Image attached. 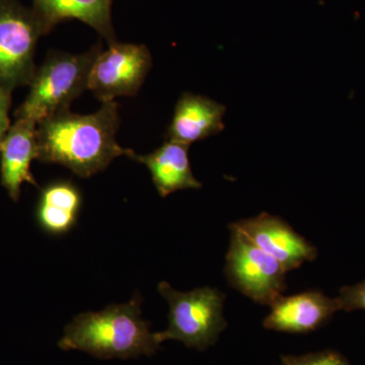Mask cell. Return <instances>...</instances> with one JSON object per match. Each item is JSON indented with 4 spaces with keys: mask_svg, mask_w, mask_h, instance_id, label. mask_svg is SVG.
Masks as SVG:
<instances>
[{
    "mask_svg": "<svg viewBox=\"0 0 365 365\" xmlns=\"http://www.w3.org/2000/svg\"><path fill=\"white\" fill-rule=\"evenodd\" d=\"M119 125L115 101L103 103L93 114L66 110L53 115L37 124V160L63 165L81 178L93 176L115 158L130 155L117 143Z\"/></svg>",
    "mask_w": 365,
    "mask_h": 365,
    "instance_id": "6da1fadb",
    "label": "cell"
},
{
    "mask_svg": "<svg viewBox=\"0 0 365 365\" xmlns=\"http://www.w3.org/2000/svg\"><path fill=\"white\" fill-rule=\"evenodd\" d=\"M141 299L111 304L101 312L81 314L64 329L60 349L81 350L98 359H136L160 348L148 322L141 318Z\"/></svg>",
    "mask_w": 365,
    "mask_h": 365,
    "instance_id": "7a4b0ae2",
    "label": "cell"
},
{
    "mask_svg": "<svg viewBox=\"0 0 365 365\" xmlns=\"http://www.w3.org/2000/svg\"><path fill=\"white\" fill-rule=\"evenodd\" d=\"M102 46H93L83 54L55 52L36 69L30 91L16 112V119L35 123L69 110V106L86 90L93 62L102 51Z\"/></svg>",
    "mask_w": 365,
    "mask_h": 365,
    "instance_id": "3957f363",
    "label": "cell"
},
{
    "mask_svg": "<svg viewBox=\"0 0 365 365\" xmlns=\"http://www.w3.org/2000/svg\"><path fill=\"white\" fill-rule=\"evenodd\" d=\"M158 292L170 306L167 330L155 333L160 344L167 340H177L187 347L203 351L215 344L227 328L223 318L225 297L220 290L207 287L182 292L162 281Z\"/></svg>",
    "mask_w": 365,
    "mask_h": 365,
    "instance_id": "277c9868",
    "label": "cell"
},
{
    "mask_svg": "<svg viewBox=\"0 0 365 365\" xmlns=\"http://www.w3.org/2000/svg\"><path fill=\"white\" fill-rule=\"evenodd\" d=\"M44 26L32 7L19 0H0V83L13 91L30 85L37 67L38 41Z\"/></svg>",
    "mask_w": 365,
    "mask_h": 365,
    "instance_id": "5b68a950",
    "label": "cell"
},
{
    "mask_svg": "<svg viewBox=\"0 0 365 365\" xmlns=\"http://www.w3.org/2000/svg\"><path fill=\"white\" fill-rule=\"evenodd\" d=\"M230 232L225 266L230 285L254 302L271 306L287 289V271L241 232Z\"/></svg>",
    "mask_w": 365,
    "mask_h": 365,
    "instance_id": "8992f818",
    "label": "cell"
},
{
    "mask_svg": "<svg viewBox=\"0 0 365 365\" xmlns=\"http://www.w3.org/2000/svg\"><path fill=\"white\" fill-rule=\"evenodd\" d=\"M153 66L145 45L115 42L98 55L90 72L88 90L102 103L137 95Z\"/></svg>",
    "mask_w": 365,
    "mask_h": 365,
    "instance_id": "52a82bcc",
    "label": "cell"
},
{
    "mask_svg": "<svg viewBox=\"0 0 365 365\" xmlns=\"http://www.w3.org/2000/svg\"><path fill=\"white\" fill-rule=\"evenodd\" d=\"M254 242L258 248L276 259L284 270H294L304 262L314 261L318 251L311 242L295 232L285 220L267 212L230 225Z\"/></svg>",
    "mask_w": 365,
    "mask_h": 365,
    "instance_id": "ba28073f",
    "label": "cell"
},
{
    "mask_svg": "<svg viewBox=\"0 0 365 365\" xmlns=\"http://www.w3.org/2000/svg\"><path fill=\"white\" fill-rule=\"evenodd\" d=\"M270 307L263 326L268 330L294 334L317 330L340 311L337 297L332 299L317 290L290 297L282 295Z\"/></svg>",
    "mask_w": 365,
    "mask_h": 365,
    "instance_id": "9c48e42d",
    "label": "cell"
},
{
    "mask_svg": "<svg viewBox=\"0 0 365 365\" xmlns=\"http://www.w3.org/2000/svg\"><path fill=\"white\" fill-rule=\"evenodd\" d=\"M37 158V123L16 119L1 139L0 150L1 184L16 202L20 198L24 182L38 186L31 173V165Z\"/></svg>",
    "mask_w": 365,
    "mask_h": 365,
    "instance_id": "30bf717a",
    "label": "cell"
},
{
    "mask_svg": "<svg viewBox=\"0 0 365 365\" xmlns=\"http://www.w3.org/2000/svg\"><path fill=\"white\" fill-rule=\"evenodd\" d=\"M227 108L205 96L185 91L178 101L167 140L191 145L225 129Z\"/></svg>",
    "mask_w": 365,
    "mask_h": 365,
    "instance_id": "8fae6325",
    "label": "cell"
},
{
    "mask_svg": "<svg viewBox=\"0 0 365 365\" xmlns=\"http://www.w3.org/2000/svg\"><path fill=\"white\" fill-rule=\"evenodd\" d=\"M189 146L167 140L150 155H137L132 150L128 158L146 165L158 193L165 198L179 190L202 188L192 173Z\"/></svg>",
    "mask_w": 365,
    "mask_h": 365,
    "instance_id": "7c38bea8",
    "label": "cell"
},
{
    "mask_svg": "<svg viewBox=\"0 0 365 365\" xmlns=\"http://www.w3.org/2000/svg\"><path fill=\"white\" fill-rule=\"evenodd\" d=\"M113 0H32L46 35L66 20H78L97 31L108 44L117 42L112 21Z\"/></svg>",
    "mask_w": 365,
    "mask_h": 365,
    "instance_id": "4fadbf2b",
    "label": "cell"
},
{
    "mask_svg": "<svg viewBox=\"0 0 365 365\" xmlns=\"http://www.w3.org/2000/svg\"><path fill=\"white\" fill-rule=\"evenodd\" d=\"M83 195L73 182L56 181L41 190L36 209L38 225L50 235H62L78 222Z\"/></svg>",
    "mask_w": 365,
    "mask_h": 365,
    "instance_id": "5bb4252c",
    "label": "cell"
},
{
    "mask_svg": "<svg viewBox=\"0 0 365 365\" xmlns=\"http://www.w3.org/2000/svg\"><path fill=\"white\" fill-rule=\"evenodd\" d=\"M283 365H352L341 353L333 350L309 353L302 356H284Z\"/></svg>",
    "mask_w": 365,
    "mask_h": 365,
    "instance_id": "9a60e30c",
    "label": "cell"
},
{
    "mask_svg": "<svg viewBox=\"0 0 365 365\" xmlns=\"http://www.w3.org/2000/svg\"><path fill=\"white\" fill-rule=\"evenodd\" d=\"M337 300L339 302L340 311H365V280L341 288Z\"/></svg>",
    "mask_w": 365,
    "mask_h": 365,
    "instance_id": "2e32d148",
    "label": "cell"
},
{
    "mask_svg": "<svg viewBox=\"0 0 365 365\" xmlns=\"http://www.w3.org/2000/svg\"><path fill=\"white\" fill-rule=\"evenodd\" d=\"M11 93L0 83V139L4 138L11 127L9 109L11 105Z\"/></svg>",
    "mask_w": 365,
    "mask_h": 365,
    "instance_id": "e0dca14e",
    "label": "cell"
},
{
    "mask_svg": "<svg viewBox=\"0 0 365 365\" xmlns=\"http://www.w3.org/2000/svg\"><path fill=\"white\" fill-rule=\"evenodd\" d=\"M0 150H1V139H0Z\"/></svg>",
    "mask_w": 365,
    "mask_h": 365,
    "instance_id": "ac0fdd59",
    "label": "cell"
}]
</instances>
